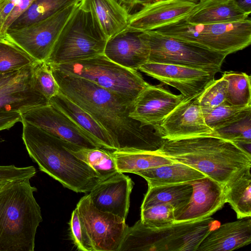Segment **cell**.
I'll return each mask as SVG.
<instances>
[{"label":"cell","mask_w":251,"mask_h":251,"mask_svg":"<svg viewBox=\"0 0 251 251\" xmlns=\"http://www.w3.org/2000/svg\"><path fill=\"white\" fill-rule=\"evenodd\" d=\"M76 207L93 251H119L128 227L126 220L96 208L88 194L80 199Z\"/></svg>","instance_id":"8fae6325"},{"label":"cell","mask_w":251,"mask_h":251,"mask_svg":"<svg viewBox=\"0 0 251 251\" xmlns=\"http://www.w3.org/2000/svg\"><path fill=\"white\" fill-rule=\"evenodd\" d=\"M76 0H34L29 8L11 25L7 30L22 28L45 19Z\"/></svg>","instance_id":"f1b7e54d"},{"label":"cell","mask_w":251,"mask_h":251,"mask_svg":"<svg viewBox=\"0 0 251 251\" xmlns=\"http://www.w3.org/2000/svg\"><path fill=\"white\" fill-rule=\"evenodd\" d=\"M133 185L128 176L118 172L100 181L88 195L93 205L99 210L126 220Z\"/></svg>","instance_id":"e0dca14e"},{"label":"cell","mask_w":251,"mask_h":251,"mask_svg":"<svg viewBox=\"0 0 251 251\" xmlns=\"http://www.w3.org/2000/svg\"><path fill=\"white\" fill-rule=\"evenodd\" d=\"M49 67L60 92L107 130L116 150L156 151L160 149L165 139L158 128L144 126L130 117L132 104L91 81Z\"/></svg>","instance_id":"6da1fadb"},{"label":"cell","mask_w":251,"mask_h":251,"mask_svg":"<svg viewBox=\"0 0 251 251\" xmlns=\"http://www.w3.org/2000/svg\"><path fill=\"white\" fill-rule=\"evenodd\" d=\"M12 178V171L10 165H0V181H8Z\"/></svg>","instance_id":"b9f144b4"},{"label":"cell","mask_w":251,"mask_h":251,"mask_svg":"<svg viewBox=\"0 0 251 251\" xmlns=\"http://www.w3.org/2000/svg\"></svg>","instance_id":"c3c4849f"},{"label":"cell","mask_w":251,"mask_h":251,"mask_svg":"<svg viewBox=\"0 0 251 251\" xmlns=\"http://www.w3.org/2000/svg\"><path fill=\"white\" fill-rule=\"evenodd\" d=\"M33 78L37 89L49 101L59 93V86L46 62H37L34 64Z\"/></svg>","instance_id":"e575fe53"},{"label":"cell","mask_w":251,"mask_h":251,"mask_svg":"<svg viewBox=\"0 0 251 251\" xmlns=\"http://www.w3.org/2000/svg\"><path fill=\"white\" fill-rule=\"evenodd\" d=\"M249 15L239 7L236 0H200L183 19L190 24H207L244 20Z\"/></svg>","instance_id":"603a6c76"},{"label":"cell","mask_w":251,"mask_h":251,"mask_svg":"<svg viewBox=\"0 0 251 251\" xmlns=\"http://www.w3.org/2000/svg\"><path fill=\"white\" fill-rule=\"evenodd\" d=\"M21 123L25 149L41 171L76 193H89L102 180L90 166L67 149L66 142L31 124Z\"/></svg>","instance_id":"3957f363"},{"label":"cell","mask_w":251,"mask_h":251,"mask_svg":"<svg viewBox=\"0 0 251 251\" xmlns=\"http://www.w3.org/2000/svg\"><path fill=\"white\" fill-rule=\"evenodd\" d=\"M107 41L90 13L78 6L63 27L46 62L60 65L102 55Z\"/></svg>","instance_id":"ba28073f"},{"label":"cell","mask_w":251,"mask_h":251,"mask_svg":"<svg viewBox=\"0 0 251 251\" xmlns=\"http://www.w3.org/2000/svg\"><path fill=\"white\" fill-rule=\"evenodd\" d=\"M15 181V180H14ZM13 181H0V191L5 187L8 183Z\"/></svg>","instance_id":"ee69618b"},{"label":"cell","mask_w":251,"mask_h":251,"mask_svg":"<svg viewBox=\"0 0 251 251\" xmlns=\"http://www.w3.org/2000/svg\"><path fill=\"white\" fill-rule=\"evenodd\" d=\"M130 13L137 6L163 0H117Z\"/></svg>","instance_id":"60d3db41"},{"label":"cell","mask_w":251,"mask_h":251,"mask_svg":"<svg viewBox=\"0 0 251 251\" xmlns=\"http://www.w3.org/2000/svg\"><path fill=\"white\" fill-rule=\"evenodd\" d=\"M21 117L22 122L36 126L64 142L84 148L100 147L66 116L50 104L24 112L21 113Z\"/></svg>","instance_id":"4fadbf2b"},{"label":"cell","mask_w":251,"mask_h":251,"mask_svg":"<svg viewBox=\"0 0 251 251\" xmlns=\"http://www.w3.org/2000/svg\"><path fill=\"white\" fill-rule=\"evenodd\" d=\"M192 192L190 182L148 187L141 210L158 204H171L175 208L176 218L188 203Z\"/></svg>","instance_id":"d4e9b609"},{"label":"cell","mask_w":251,"mask_h":251,"mask_svg":"<svg viewBox=\"0 0 251 251\" xmlns=\"http://www.w3.org/2000/svg\"><path fill=\"white\" fill-rule=\"evenodd\" d=\"M49 103L66 116L100 147L110 151L116 150L107 130L86 110L61 92L50 99Z\"/></svg>","instance_id":"ffe728a7"},{"label":"cell","mask_w":251,"mask_h":251,"mask_svg":"<svg viewBox=\"0 0 251 251\" xmlns=\"http://www.w3.org/2000/svg\"><path fill=\"white\" fill-rule=\"evenodd\" d=\"M227 82L222 77L212 81L198 97L202 110L211 109L225 103Z\"/></svg>","instance_id":"d590c367"},{"label":"cell","mask_w":251,"mask_h":251,"mask_svg":"<svg viewBox=\"0 0 251 251\" xmlns=\"http://www.w3.org/2000/svg\"><path fill=\"white\" fill-rule=\"evenodd\" d=\"M237 2L239 7L244 11L250 14L251 12V0H238Z\"/></svg>","instance_id":"7bdbcfd3"},{"label":"cell","mask_w":251,"mask_h":251,"mask_svg":"<svg viewBox=\"0 0 251 251\" xmlns=\"http://www.w3.org/2000/svg\"><path fill=\"white\" fill-rule=\"evenodd\" d=\"M138 32L124 30L108 39L103 54L114 63L138 71L149 61V51Z\"/></svg>","instance_id":"d6986e66"},{"label":"cell","mask_w":251,"mask_h":251,"mask_svg":"<svg viewBox=\"0 0 251 251\" xmlns=\"http://www.w3.org/2000/svg\"><path fill=\"white\" fill-rule=\"evenodd\" d=\"M158 153L190 166L225 185L251 166V154L231 141L213 134L165 139Z\"/></svg>","instance_id":"7a4b0ae2"},{"label":"cell","mask_w":251,"mask_h":251,"mask_svg":"<svg viewBox=\"0 0 251 251\" xmlns=\"http://www.w3.org/2000/svg\"><path fill=\"white\" fill-rule=\"evenodd\" d=\"M34 0H19L15 5L5 21L0 31L1 34L6 33L11 25L20 17L30 6Z\"/></svg>","instance_id":"74e56055"},{"label":"cell","mask_w":251,"mask_h":251,"mask_svg":"<svg viewBox=\"0 0 251 251\" xmlns=\"http://www.w3.org/2000/svg\"><path fill=\"white\" fill-rule=\"evenodd\" d=\"M31 179L12 181L0 191V251H33L43 218Z\"/></svg>","instance_id":"277c9868"},{"label":"cell","mask_w":251,"mask_h":251,"mask_svg":"<svg viewBox=\"0 0 251 251\" xmlns=\"http://www.w3.org/2000/svg\"><path fill=\"white\" fill-rule=\"evenodd\" d=\"M139 36L148 48V62L186 66L216 75L227 56L154 30L140 32Z\"/></svg>","instance_id":"9c48e42d"},{"label":"cell","mask_w":251,"mask_h":251,"mask_svg":"<svg viewBox=\"0 0 251 251\" xmlns=\"http://www.w3.org/2000/svg\"><path fill=\"white\" fill-rule=\"evenodd\" d=\"M135 174L143 177L148 187L185 183L206 175L193 168L177 162L139 171Z\"/></svg>","instance_id":"cb8c5ba5"},{"label":"cell","mask_w":251,"mask_h":251,"mask_svg":"<svg viewBox=\"0 0 251 251\" xmlns=\"http://www.w3.org/2000/svg\"><path fill=\"white\" fill-rule=\"evenodd\" d=\"M202 112L206 124L214 131L234 124L251 113V105L237 106L224 103Z\"/></svg>","instance_id":"1f68e13d"},{"label":"cell","mask_w":251,"mask_h":251,"mask_svg":"<svg viewBox=\"0 0 251 251\" xmlns=\"http://www.w3.org/2000/svg\"><path fill=\"white\" fill-rule=\"evenodd\" d=\"M1 35H2V34H1V32H0V36Z\"/></svg>","instance_id":"bcb514c9"},{"label":"cell","mask_w":251,"mask_h":251,"mask_svg":"<svg viewBox=\"0 0 251 251\" xmlns=\"http://www.w3.org/2000/svg\"><path fill=\"white\" fill-rule=\"evenodd\" d=\"M66 147L73 155L90 166L102 180L119 172L110 151L100 147L84 148L67 142Z\"/></svg>","instance_id":"83f0119b"},{"label":"cell","mask_w":251,"mask_h":251,"mask_svg":"<svg viewBox=\"0 0 251 251\" xmlns=\"http://www.w3.org/2000/svg\"><path fill=\"white\" fill-rule=\"evenodd\" d=\"M185 98L181 94H173L162 85L150 84L135 100L129 116L144 126L159 129L164 119Z\"/></svg>","instance_id":"2e32d148"},{"label":"cell","mask_w":251,"mask_h":251,"mask_svg":"<svg viewBox=\"0 0 251 251\" xmlns=\"http://www.w3.org/2000/svg\"><path fill=\"white\" fill-rule=\"evenodd\" d=\"M48 65L64 73L91 81L132 104L139 95L150 85L138 71L121 66L104 54L66 64Z\"/></svg>","instance_id":"52a82bcc"},{"label":"cell","mask_w":251,"mask_h":251,"mask_svg":"<svg viewBox=\"0 0 251 251\" xmlns=\"http://www.w3.org/2000/svg\"><path fill=\"white\" fill-rule=\"evenodd\" d=\"M190 183L193 187L190 199L175 223L204 219L213 215L225 204L224 185L208 176Z\"/></svg>","instance_id":"ac0fdd59"},{"label":"cell","mask_w":251,"mask_h":251,"mask_svg":"<svg viewBox=\"0 0 251 251\" xmlns=\"http://www.w3.org/2000/svg\"><path fill=\"white\" fill-rule=\"evenodd\" d=\"M213 134L237 144L251 153V113L234 124L214 130Z\"/></svg>","instance_id":"d6a6232c"},{"label":"cell","mask_w":251,"mask_h":251,"mask_svg":"<svg viewBox=\"0 0 251 251\" xmlns=\"http://www.w3.org/2000/svg\"><path fill=\"white\" fill-rule=\"evenodd\" d=\"M222 77L227 82L225 103L237 106L251 105L250 75L230 71L225 72Z\"/></svg>","instance_id":"4dcf8cb0"},{"label":"cell","mask_w":251,"mask_h":251,"mask_svg":"<svg viewBox=\"0 0 251 251\" xmlns=\"http://www.w3.org/2000/svg\"><path fill=\"white\" fill-rule=\"evenodd\" d=\"M77 0L54 15L5 34L37 62H46L65 25L79 5Z\"/></svg>","instance_id":"30bf717a"},{"label":"cell","mask_w":251,"mask_h":251,"mask_svg":"<svg viewBox=\"0 0 251 251\" xmlns=\"http://www.w3.org/2000/svg\"><path fill=\"white\" fill-rule=\"evenodd\" d=\"M79 7L90 13L107 40L127 27L130 13L117 0H80Z\"/></svg>","instance_id":"44dd1931"},{"label":"cell","mask_w":251,"mask_h":251,"mask_svg":"<svg viewBox=\"0 0 251 251\" xmlns=\"http://www.w3.org/2000/svg\"><path fill=\"white\" fill-rule=\"evenodd\" d=\"M251 168L242 170L224 186L225 202L230 205L238 219L251 216Z\"/></svg>","instance_id":"484cf974"},{"label":"cell","mask_w":251,"mask_h":251,"mask_svg":"<svg viewBox=\"0 0 251 251\" xmlns=\"http://www.w3.org/2000/svg\"><path fill=\"white\" fill-rule=\"evenodd\" d=\"M22 122L21 113L13 111L0 112V131L8 129L17 123Z\"/></svg>","instance_id":"f35d334b"},{"label":"cell","mask_w":251,"mask_h":251,"mask_svg":"<svg viewBox=\"0 0 251 251\" xmlns=\"http://www.w3.org/2000/svg\"><path fill=\"white\" fill-rule=\"evenodd\" d=\"M37 62L6 34L0 36V74L18 70Z\"/></svg>","instance_id":"f546056e"},{"label":"cell","mask_w":251,"mask_h":251,"mask_svg":"<svg viewBox=\"0 0 251 251\" xmlns=\"http://www.w3.org/2000/svg\"><path fill=\"white\" fill-rule=\"evenodd\" d=\"M7 74L8 73L4 74H0V80L1 79H2L4 77H5L7 75Z\"/></svg>","instance_id":"f6af8a7d"},{"label":"cell","mask_w":251,"mask_h":251,"mask_svg":"<svg viewBox=\"0 0 251 251\" xmlns=\"http://www.w3.org/2000/svg\"><path fill=\"white\" fill-rule=\"evenodd\" d=\"M159 131L164 139H176L212 134L198 97L185 98L162 121Z\"/></svg>","instance_id":"5bb4252c"},{"label":"cell","mask_w":251,"mask_h":251,"mask_svg":"<svg viewBox=\"0 0 251 251\" xmlns=\"http://www.w3.org/2000/svg\"><path fill=\"white\" fill-rule=\"evenodd\" d=\"M219 226L211 217L159 229L148 227L139 220L128 226L119 251H196L208 233Z\"/></svg>","instance_id":"5b68a950"},{"label":"cell","mask_w":251,"mask_h":251,"mask_svg":"<svg viewBox=\"0 0 251 251\" xmlns=\"http://www.w3.org/2000/svg\"><path fill=\"white\" fill-rule=\"evenodd\" d=\"M69 225L71 238L77 249L81 251H93L90 239L76 207L72 213Z\"/></svg>","instance_id":"8d00e7d4"},{"label":"cell","mask_w":251,"mask_h":251,"mask_svg":"<svg viewBox=\"0 0 251 251\" xmlns=\"http://www.w3.org/2000/svg\"><path fill=\"white\" fill-rule=\"evenodd\" d=\"M139 71L177 89L186 98L198 97L215 79V74L204 70L171 64L148 62Z\"/></svg>","instance_id":"7c38bea8"},{"label":"cell","mask_w":251,"mask_h":251,"mask_svg":"<svg viewBox=\"0 0 251 251\" xmlns=\"http://www.w3.org/2000/svg\"><path fill=\"white\" fill-rule=\"evenodd\" d=\"M19 0H2L0 1V31L13 8Z\"/></svg>","instance_id":"ab89813d"},{"label":"cell","mask_w":251,"mask_h":251,"mask_svg":"<svg viewBox=\"0 0 251 251\" xmlns=\"http://www.w3.org/2000/svg\"><path fill=\"white\" fill-rule=\"evenodd\" d=\"M251 242V216L219 225L211 230L196 251H229Z\"/></svg>","instance_id":"7402d4cb"},{"label":"cell","mask_w":251,"mask_h":251,"mask_svg":"<svg viewBox=\"0 0 251 251\" xmlns=\"http://www.w3.org/2000/svg\"><path fill=\"white\" fill-rule=\"evenodd\" d=\"M183 18L152 30L226 55L242 50L251 43V21L249 18L234 22L207 24H190Z\"/></svg>","instance_id":"8992f818"},{"label":"cell","mask_w":251,"mask_h":251,"mask_svg":"<svg viewBox=\"0 0 251 251\" xmlns=\"http://www.w3.org/2000/svg\"><path fill=\"white\" fill-rule=\"evenodd\" d=\"M140 220L146 226L154 229L166 227L175 223V208L171 204H158L141 210Z\"/></svg>","instance_id":"836d02e7"},{"label":"cell","mask_w":251,"mask_h":251,"mask_svg":"<svg viewBox=\"0 0 251 251\" xmlns=\"http://www.w3.org/2000/svg\"><path fill=\"white\" fill-rule=\"evenodd\" d=\"M2 0H0V1H1Z\"/></svg>","instance_id":"7dc6e473"},{"label":"cell","mask_w":251,"mask_h":251,"mask_svg":"<svg viewBox=\"0 0 251 251\" xmlns=\"http://www.w3.org/2000/svg\"><path fill=\"white\" fill-rule=\"evenodd\" d=\"M197 3L196 0H163L145 4L130 14L125 30L140 33L154 30L186 17Z\"/></svg>","instance_id":"9a60e30c"},{"label":"cell","mask_w":251,"mask_h":251,"mask_svg":"<svg viewBox=\"0 0 251 251\" xmlns=\"http://www.w3.org/2000/svg\"><path fill=\"white\" fill-rule=\"evenodd\" d=\"M119 172L135 174L143 170L173 163L174 161L157 151H111Z\"/></svg>","instance_id":"4316f807"}]
</instances>
